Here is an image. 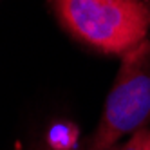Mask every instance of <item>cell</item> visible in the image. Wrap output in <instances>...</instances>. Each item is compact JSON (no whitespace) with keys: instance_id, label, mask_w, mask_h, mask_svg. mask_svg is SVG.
Instances as JSON below:
<instances>
[{"instance_id":"3","label":"cell","mask_w":150,"mask_h":150,"mask_svg":"<svg viewBox=\"0 0 150 150\" xmlns=\"http://www.w3.org/2000/svg\"><path fill=\"white\" fill-rule=\"evenodd\" d=\"M109 150H150V128H141L134 132L123 143H117Z\"/></svg>"},{"instance_id":"4","label":"cell","mask_w":150,"mask_h":150,"mask_svg":"<svg viewBox=\"0 0 150 150\" xmlns=\"http://www.w3.org/2000/svg\"><path fill=\"white\" fill-rule=\"evenodd\" d=\"M45 150H76V146L69 137H49V145Z\"/></svg>"},{"instance_id":"2","label":"cell","mask_w":150,"mask_h":150,"mask_svg":"<svg viewBox=\"0 0 150 150\" xmlns=\"http://www.w3.org/2000/svg\"><path fill=\"white\" fill-rule=\"evenodd\" d=\"M150 121V42L123 54L98 128L83 150H109Z\"/></svg>"},{"instance_id":"1","label":"cell","mask_w":150,"mask_h":150,"mask_svg":"<svg viewBox=\"0 0 150 150\" xmlns=\"http://www.w3.org/2000/svg\"><path fill=\"white\" fill-rule=\"evenodd\" d=\"M60 22L76 38L103 52L125 54L150 27V9L141 0H52Z\"/></svg>"}]
</instances>
